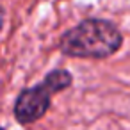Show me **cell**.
I'll list each match as a JSON object with an SVG mask.
<instances>
[{
  "label": "cell",
  "mask_w": 130,
  "mask_h": 130,
  "mask_svg": "<svg viewBox=\"0 0 130 130\" xmlns=\"http://www.w3.org/2000/svg\"><path fill=\"white\" fill-rule=\"evenodd\" d=\"M123 46V34L116 23L102 18H87L66 30L59 50L75 59H109Z\"/></svg>",
  "instance_id": "obj_1"
},
{
  "label": "cell",
  "mask_w": 130,
  "mask_h": 130,
  "mask_svg": "<svg viewBox=\"0 0 130 130\" xmlns=\"http://www.w3.org/2000/svg\"><path fill=\"white\" fill-rule=\"evenodd\" d=\"M71 82H73V77L68 70H54L45 77L41 84L23 89L14 105L16 119L22 125H29L41 119L50 109L52 96L59 91L68 89Z\"/></svg>",
  "instance_id": "obj_2"
},
{
  "label": "cell",
  "mask_w": 130,
  "mask_h": 130,
  "mask_svg": "<svg viewBox=\"0 0 130 130\" xmlns=\"http://www.w3.org/2000/svg\"><path fill=\"white\" fill-rule=\"evenodd\" d=\"M0 130H2V128H0Z\"/></svg>",
  "instance_id": "obj_3"
}]
</instances>
